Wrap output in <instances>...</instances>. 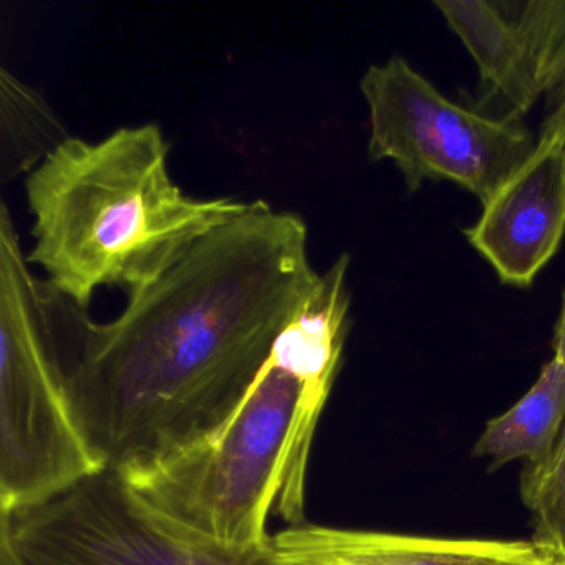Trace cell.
Returning a JSON list of instances; mask_svg holds the SVG:
<instances>
[{
  "label": "cell",
  "instance_id": "52a82bcc",
  "mask_svg": "<svg viewBox=\"0 0 565 565\" xmlns=\"http://www.w3.org/2000/svg\"><path fill=\"white\" fill-rule=\"evenodd\" d=\"M472 249L505 286H531L565 234V137L541 131L527 160L462 230Z\"/></svg>",
  "mask_w": 565,
  "mask_h": 565
},
{
  "label": "cell",
  "instance_id": "6da1fadb",
  "mask_svg": "<svg viewBox=\"0 0 565 565\" xmlns=\"http://www.w3.org/2000/svg\"><path fill=\"white\" fill-rule=\"evenodd\" d=\"M319 277L302 217L257 200L111 322L49 284L72 403L105 469L160 461L220 426Z\"/></svg>",
  "mask_w": 565,
  "mask_h": 565
},
{
  "label": "cell",
  "instance_id": "9c48e42d",
  "mask_svg": "<svg viewBox=\"0 0 565 565\" xmlns=\"http://www.w3.org/2000/svg\"><path fill=\"white\" fill-rule=\"evenodd\" d=\"M439 14L478 65L481 84L504 102L509 120L542 98L527 42L505 2L436 0Z\"/></svg>",
  "mask_w": 565,
  "mask_h": 565
},
{
  "label": "cell",
  "instance_id": "5bb4252c",
  "mask_svg": "<svg viewBox=\"0 0 565 565\" xmlns=\"http://www.w3.org/2000/svg\"><path fill=\"white\" fill-rule=\"evenodd\" d=\"M554 359L558 362L565 363V292L564 302H562L561 316H558L557 326H555L554 342Z\"/></svg>",
  "mask_w": 565,
  "mask_h": 565
},
{
  "label": "cell",
  "instance_id": "9a60e30c",
  "mask_svg": "<svg viewBox=\"0 0 565 565\" xmlns=\"http://www.w3.org/2000/svg\"><path fill=\"white\" fill-rule=\"evenodd\" d=\"M0 565H24L6 535L0 534Z\"/></svg>",
  "mask_w": 565,
  "mask_h": 565
},
{
  "label": "cell",
  "instance_id": "30bf717a",
  "mask_svg": "<svg viewBox=\"0 0 565 565\" xmlns=\"http://www.w3.org/2000/svg\"><path fill=\"white\" fill-rule=\"evenodd\" d=\"M565 425V363L552 356L529 392L508 412L486 423L472 456L491 469L518 459L539 466L551 458Z\"/></svg>",
  "mask_w": 565,
  "mask_h": 565
},
{
  "label": "cell",
  "instance_id": "8992f818",
  "mask_svg": "<svg viewBox=\"0 0 565 565\" xmlns=\"http://www.w3.org/2000/svg\"><path fill=\"white\" fill-rule=\"evenodd\" d=\"M24 565H267L236 561L178 532L114 469L57 498L0 515Z\"/></svg>",
  "mask_w": 565,
  "mask_h": 565
},
{
  "label": "cell",
  "instance_id": "5b68a950",
  "mask_svg": "<svg viewBox=\"0 0 565 565\" xmlns=\"http://www.w3.org/2000/svg\"><path fill=\"white\" fill-rule=\"evenodd\" d=\"M360 90L369 107L370 160L392 161L409 193L446 180L484 204L537 143L519 121L449 100L402 55L366 68Z\"/></svg>",
  "mask_w": 565,
  "mask_h": 565
},
{
  "label": "cell",
  "instance_id": "2e32d148",
  "mask_svg": "<svg viewBox=\"0 0 565 565\" xmlns=\"http://www.w3.org/2000/svg\"><path fill=\"white\" fill-rule=\"evenodd\" d=\"M562 435H565V425H564V429H562L561 436Z\"/></svg>",
  "mask_w": 565,
  "mask_h": 565
},
{
  "label": "cell",
  "instance_id": "277c9868",
  "mask_svg": "<svg viewBox=\"0 0 565 565\" xmlns=\"http://www.w3.org/2000/svg\"><path fill=\"white\" fill-rule=\"evenodd\" d=\"M0 210V515L57 498L104 471L68 392L47 280L31 273Z\"/></svg>",
  "mask_w": 565,
  "mask_h": 565
},
{
  "label": "cell",
  "instance_id": "7a4b0ae2",
  "mask_svg": "<svg viewBox=\"0 0 565 565\" xmlns=\"http://www.w3.org/2000/svg\"><path fill=\"white\" fill-rule=\"evenodd\" d=\"M168 154L154 124L118 128L98 141H64L25 180L34 216L28 263L87 309L98 287L140 292L249 206L184 193Z\"/></svg>",
  "mask_w": 565,
  "mask_h": 565
},
{
  "label": "cell",
  "instance_id": "ba28073f",
  "mask_svg": "<svg viewBox=\"0 0 565 565\" xmlns=\"http://www.w3.org/2000/svg\"><path fill=\"white\" fill-rule=\"evenodd\" d=\"M267 565H565L531 541L451 539L306 524L273 534Z\"/></svg>",
  "mask_w": 565,
  "mask_h": 565
},
{
  "label": "cell",
  "instance_id": "4fadbf2b",
  "mask_svg": "<svg viewBox=\"0 0 565 565\" xmlns=\"http://www.w3.org/2000/svg\"><path fill=\"white\" fill-rule=\"evenodd\" d=\"M521 494L534 518L532 539L565 562V435L547 461L525 468Z\"/></svg>",
  "mask_w": 565,
  "mask_h": 565
},
{
  "label": "cell",
  "instance_id": "7c38bea8",
  "mask_svg": "<svg viewBox=\"0 0 565 565\" xmlns=\"http://www.w3.org/2000/svg\"><path fill=\"white\" fill-rule=\"evenodd\" d=\"M518 22L534 61L545 102L541 131L565 137V0L505 4Z\"/></svg>",
  "mask_w": 565,
  "mask_h": 565
},
{
  "label": "cell",
  "instance_id": "8fae6325",
  "mask_svg": "<svg viewBox=\"0 0 565 565\" xmlns=\"http://www.w3.org/2000/svg\"><path fill=\"white\" fill-rule=\"evenodd\" d=\"M2 98V180L31 174L52 151L71 138L41 92L0 71Z\"/></svg>",
  "mask_w": 565,
  "mask_h": 565
},
{
  "label": "cell",
  "instance_id": "3957f363",
  "mask_svg": "<svg viewBox=\"0 0 565 565\" xmlns=\"http://www.w3.org/2000/svg\"><path fill=\"white\" fill-rule=\"evenodd\" d=\"M332 386L267 359L239 405L193 445L117 471L181 534L227 557L266 564L270 519L306 524L307 472Z\"/></svg>",
  "mask_w": 565,
  "mask_h": 565
}]
</instances>
